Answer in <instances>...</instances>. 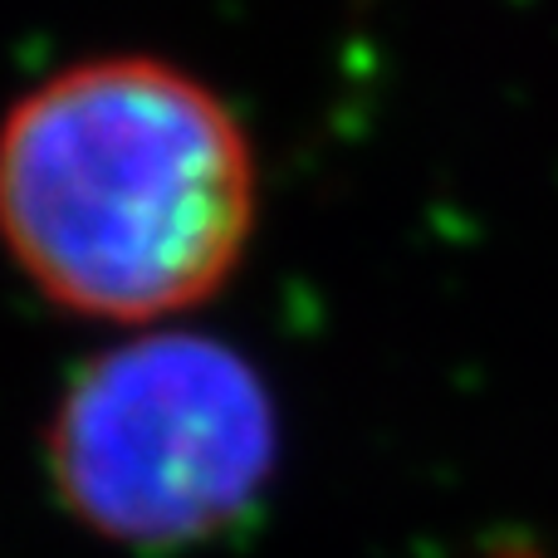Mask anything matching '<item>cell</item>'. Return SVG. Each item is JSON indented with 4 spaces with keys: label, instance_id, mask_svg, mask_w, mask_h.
Here are the masks:
<instances>
[{
    "label": "cell",
    "instance_id": "7a4b0ae2",
    "mask_svg": "<svg viewBox=\"0 0 558 558\" xmlns=\"http://www.w3.org/2000/svg\"><path fill=\"white\" fill-rule=\"evenodd\" d=\"M279 426L231 343L157 328L98 353L49 422V471L84 530L128 549H186L255 510Z\"/></svg>",
    "mask_w": 558,
    "mask_h": 558
},
{
    "label": "cell",
    "instance_id": "6da1fadb",
    "mask_svg": "<svg viewBox=\"0 0 558 558\" xmlns=\"http://www.w3.org/2000/svg\"><path fill=\"white\" fill-rule=\"evenodd\" d=\"M251 226V137L211 84L167 59H84L0 123V241L69 314H186L231 279Z\"/></svg>",
    "mask_w": 558,
    "mask_h": 558
}]
</instances>
